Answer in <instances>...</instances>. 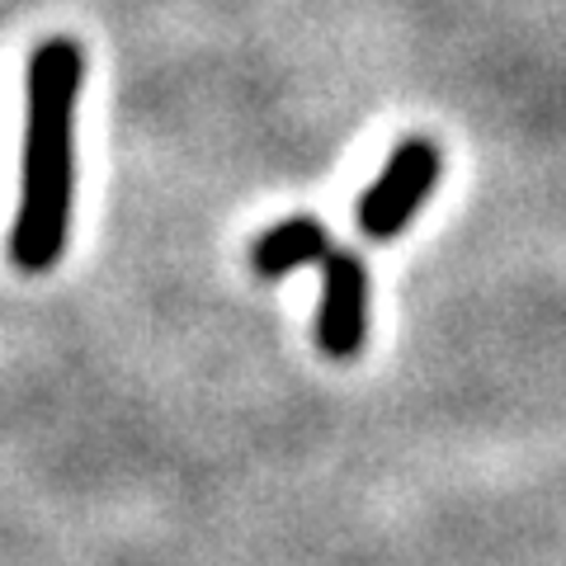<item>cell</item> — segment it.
I'll return each instance as SVG.
<instances>
[{"instance_id":"3957f363","label":"cell","mask_w":566,"mask_h":566,"mask_svg":"<svg viewBox=\"0 0 566 566\" xmlns=\"http://www.w3.org/2000/svg\"><path fill=\"white\" fill-rule=\"evenodd\" d=\"M368 331V264L359 251H331L322 260V312H316V345L326 359H354Z\"/></svg>"},{"instance_id":"7a4b0ae2","label":"cell","mask_w":566,"mask_h":566,"mask_svg":"<svg viewBox=\"0 0 566 566\" xmlns=\"http://www.w3.org/2000/svg\"><path fill=\"white\" fill-rule=\"evenodd\" d=\"M439 185V142L434 137H401L378 180L359 199V232L364 241H397L416 212L430 203Z\"/></svg>"},{"instance_id":"277c9868","label":"cell","mask_w":566,"mask_h":566,"mask_svg":"<svg viewBox=\"0 0 566 566\" xmlns=\"http://www.w3.org/2000/svg\"><path fill=\"white\" fill-rule=\"evenodd\" d=\"M331 241H326V222L312 218V212H297V218L274 222L270 232H260L251 245V264L260 279H283L293 270H303L312 260H326Z\"/></svg>"},{"instance_id":"6da1fadb","label":"cell","mask_w":566,"mask_h":566,"mask_svg":"<svg viewBox=\"0 0 566 566\" xmlns=\"http://www.w3.org/2000/svg\"><path fill=\"white\" fill-rule=\"evenodd\" d=\"M85 91V52L52 33L29 52L24 76V156L20 208L10 227V260L20 274H48L66 251L76 193V109Z\"/></svg>"}]
</instances>
